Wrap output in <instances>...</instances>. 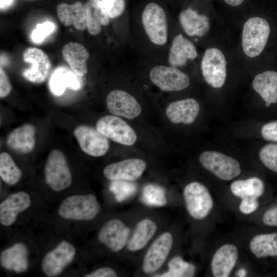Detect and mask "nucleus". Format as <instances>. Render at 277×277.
<instances>
[{"label":"nucleus","mask_w":277,"mask_h":277,"mask_svg":"<svg viewBox=\"0 0 277 277\" xmlns=\"http://www.w3.org/2000/svg\"><path fill=\"white\" fill-rule=\"evenodd\" d=\"M270 32L269 23L260 17H253L244 23L242 34V49L247 56L254 58L263 51Z\"/></svg>","instance_id":"f257e3e1"},{"label":"nucleus","mask_w":277,"mask_h":277,"mask_svg":"<svg viewBox=\"0 0 277 277\" xmlns=\"http://www.w3.org/2000/svg\"><path fill=\"white\" fill-rule=\"evenodd\" d=\"M100 211L97 198L93 194L76 195L66 198L60 205L58 214L66 219L88 221Z\"/></svg>","instance_id":"f03ea898"},{"label":"nucleus","mask_w":277,"mask_h":277,"mask_svg":"<svg viewBox=\"0 0 277 277\" xmlns=\"http://www.w3.org/2000/svg\"><path fill=\"white\" fill-rule=\"evenodd\" d=\"M142 22L145 32L152 43L161 46L167 43V16L159 4L151 2L145 6L142 14Z\"/></svg>","instance_id":"7ed1b4c3"},{"label":"nucleus","mask_w":277,"mask_h":277,"mask_svg":"<svg viewBox=\"0 0 277 277\" xmlns=\"http://www.w3.org/2000/svg\"><path fill=\"white\" fill-rule=\"evenodd\" d=\"M47 184L54 191L59 192L70 186L72 175L64 154L59 150H52L48 155L44 168Z\"/></svg>","instance_id":"20e7f679"},{"label":"nucleus","mask_w":277,"mask_h":277,"mask_svg":"<svg viewBox=\"0 0 277 277\" xmlns=\"http://www.w3.org/2000/svg\"><path fill=\"white\" fill-rule=\"evenodd\" d=\"M186 207L190 215L195 219L206 217L213 206V199L202 184L193 182L187 184L183 191Z\"/></svg>","instance_id":"39448f33"},{"label":"nucleus","mask_w":277,"mask_h":277,"mask_svg":"<svg viewBox=\"0 0 277 277\" xmlns=\"http://www.w3.org/2000/svg\"><path fill=\"white\" fill-rule=\"evenodd\" d=\"M226 65L222 51L214 47L207 49L201 64L202 73L206 83L214 88L222 87L226 77Z\"/></svg>","instance_id":"423d86ee"},{"label":"nucleus","mask_w":277,"mask_h":277,"mask_svg":"<svg viewBox=\"0 0 277 277\" xmlns=\"http://www.w3.org/2000/svg\"><path fill=\"white\" fill-rule=\"evenodd\" d=\"M201 164L223 180H231L241 173L239 163L235 159L216 151H205L199 157Z\"/></svg>","instance_id":"0eeeda50"},{"label":"nucleus","mask_w":277,"mask_h":277,"mask_svg":"<svg viewBox=\"0 0 277 277\" xmlns=\"http://www.w3.org/2000/svg\"><path fill=\"white\" fill-rule=\"evenodd\" d=\"M96 128L107 138L124 145H132L137 140L136 134L132 128L116 116L102 117L97 121Z\"/></svg>","instance_id":"6e6552de"},{"label":"nucleus","mask_w":277,"mask_h":277,"mask_svg":"<svg viewBox=\"0 0 277 277\" xmlns=\"http://www.w3.org/2000/svg\"><path fill=\"white\" fill-rule=\"evenodd\" d=\"M149 76L153 84L164 91H181L190 84L188 76L172 66H156L151 70Z\"/></svg>","instance_id":"1a4fd4ad"},{"label":"nucleus","mask_w":277,"mask_h":277,"mask_svg":"<svg viewBox=\"0 0 277 277\" xmlns=\"http://www.w3.org/2000/svg\"><path fill=\"white\" fill-rule=\"evenodd\" d=\"M81 150L86 154L93 157L104 155L109 148V143L107 137L97 129L86 125L77 126L74 131Z\"/></svg>","instance_id":"9d476101"},{"label":"nucleus","mask_w":277,"mask_h":277,"mask_svg":"<svg viewBox=\"0 0 277 277\" xmlns=\"http://www.w3.org/2000/svg\"><path fill=\"white\" fill-rule=\"evenodd\" d=\"M76 253L74 247L66 241L61 242L56 247L44 256L42 269L47 276L60 274L66 266L73 260Z\"/></svg>","instance_id":"9b49d317"},{"label":"nucleus","mask_w":277,"mask_h":277,"mask_svg":"<svg viewBox=\"0 0 277 277\" xmlns=\"http://www.w3.org/2000/svg\"><path fill=\"white\" fill-rule=\"evenodd\" d=\"M106 105L109 111L116 116L127 119H134L141 112V107L136 99L121 90H113L106 97Z\"/></svg>","instance_id":"f8f14e48"},{"label":"nucleus","mask_w":277,"mask_h":277,"mask_svg":"<svg viewBox=\"0 0 277 277\" xmlns=\"http://www.w3.org/2000/svg\"><path fill=\"white\" fill-rule=\"evenodd\" d=\"M23 60L29 63L31 66L24 70L23 76L27 80L35 83H40L47 78L51 64L48 56L42 50L35 48H27L23 54Z\"/></svg>","instance_id":"ddd939ff"},{"label":"nucleus","mask_w":277,"mask_h":277,"mask_svg":"<svg viewBox=\"0 0 277 277\" xmlns=\"http://www.w3.org/2000/svg\"><path fill=\"white\" fill-rule=\"evenodd\" d=\"M173 236L169 232L161 234L152 243L146 252L142 268L146 274L159 269L166 261L173 245Z\"/></svg>","instance_id":"4468645a"},{"label":"nucleus","mask_w":277,"mask_h":277,"mask_svg":"<svg viewBox=\"0 0 277 277\" xmlns=\"http://www.w3.org/2000/svg\"><path fill=\"white\" fill-rule=\"evenodd\" d=\"M129 228L120 220L113 219L108 221L100 229L99 241L112 251H121L127 244Z\"/></svg>","instance_id":"2eb2a0df"},{"label":"nucleus","mask_w":277,"mask_h":277,"mask_svg":"<svg viewBox=\"0 0 277 277\" xmlns=\"http://www.w3.org/2000/svg\"><path fill=\"white\" fill-rule=\"evenodd\" d=\"M146 168L140 159L124 160L109 164L103 170L104 176L110 180L134 181L141 176Z\"/></svg>","instance_id":"dca6fc26"},{"label":"nucleus","mask_w":277,"mask_h":277,"mask_svg":"<svg viewBox=\"0 0 277 277\" xmlns=\"http://www.w3.org/2000/svg\"><path fill=\"white\" fill-rule=\"evenodd\" d=\"M31 205L29 195L20 191L12 194L0 204V223L5 226L12 225L17 216Z\"/></svg>","instance_id":"f3484780"},{"label":"nucleus","mask_w":277,"mask_h":277,"mask_svg":"<svg viewBox=\"0 0 277 277\" xmlns=\"http://www.w3.org/2000/svg\"><path fill=\"white\" fill-rule=\"evenodd\" d=\"M34 126L29 123L23 124L14 129L7 136L8 147L15 152L28 154L33 151L35 145Z\"/></svg>","instance_id":"a211bd4d"},{"label":"nucleus","mask_w":277,"mask_h":277,"mask_svg":"<svg viewBox=\"0 0 277 277\" xmlns=\"http://www.w3.org/2000/svg\"><path fill=\"white\" fill-rule=\"evenodd\" d=\"M199 105L193 98L181 100L171 103L166 110V115L173 123H192L199 112Z\"/></svg>","instance_id":"6ab92c4d"},{"label":"nucleus","mask_w":277,"mask_h":277,"mask_svg":"<svg viewBox=\"0 0 277 277\" xmlns=\"http://www.w3.org/2000/svg\"><path fill=\"white\" fill-rule=\"evenodd\" d=\"M238 258L236 247L233 244H225L220 247L214 255L211 269L215 277H227L235 266Z\"/></svg>","instance_id":"aec40b11"},{"label":"nucleus","mask_w":277,"mask_h":277,"mask_svg":"<svg viewBox=\"0 0 277 277\" xmlns=\"http://www.w3.org/2000/svg\"><path fill=\"white\" fill-rule=\"evenodd\" d=\"M82 86L80 76L65 66L57 67L53 72L49 81L52 93L56 96L62 95L67 88L77 91Z\"/></svg>","instance_id":"412c9836"},{"label":"nucleus","mask_w":277,"mask_h":277,"mask_svg":"<svg viewBox=\"0 0 277 277\" xmlns=\"http://www.w3.org/2000/svg\"><path fill=\"white\" fill-rule=\"evenodd\" d=\"M197 56V51L193 43L179 34L172 41L168 62L172 66H183L186 64L188 60H194Z\"/></svg>","instance_id":"4be33fe9"},{"label":"nucleus","mask_w":277,"mask_h":277,"mask_svg":"<svg viewBox=\"0 0 277 277\" xmlns=\"http://www.w3.org/2000/svg\"><path fill=\"white\" fill-rule=\"evenodd\" d=\"M62 53L71 69L77 75L83 77L86 74V61L89 57V53L84 46L75 42H69L63 47Z\"/></svg>","instance_id":"5701e85b"},{"label":"nucleus","mask_w":277,"mask_h":277,"mask_svg":"<svg viewBox=\"0 0 277 277\" xmlns=\"http://www.w3.org/2000/svg\"><path fill=\"white\" fill-rule=\"evenodd\" d=\"M28 251L23 243H16L4 250L0 255L1 265L6 269L16 273L25 272L28 266Z\"/></svg>","instance_id":"b1692460"},{"label":"nucleus","mask_w":277,"mask_h":277,"mask_svg":"<svg viewBox=\"0 0 277 277\" xmlns=\"http://www.w3.org/2000/svg\"><path fill=\"white\" fill-rule=\"evenodd\" d=\"M252 86L255 91L269 107L271 104L277 103V72L267 71L256 75Z\"/></svg>","instance_id":"393cba45"},{"label":"nucleus","mask_w":277,"mask_h":277,"mask_svg":"<svg viewBox=\"0 0 277 277\" xmlns=\"http://www.w3.org/2000/svg\"><path fill=\"white\" fill-rule=\"evenodd\" d=\"M56 11L60 21L64 26L73 25L79 30L87 28L84 5L81 2H76L72 5L60 3L57 7Z\"/></svg>","instance_id":"a878e982"},{"label":"nucleus","mask_w":277,"mask_h":277,"mask_svg":"<svg viewBox=\"0 0 277 277\" xmlns=\"http://www.w3.org/2000/svg\"><path fill=\"white\" fill-rule=\"evenodd\" d=\"M86 27L92 35L100 33L102 26L109 24V17L96 0H88L84 5Z\"/></svg>","instance_id":"bb28decb"},{"label":"nucleus","mask_w":277,"mask_h":277,"mask_svg":"<svg viewBox=\"0 0 277 277\" xmlns=\"http://www.w3.org/2000/svg\"><path fill=\"white\" fill-rule=\"evenodd\" d=\"M157 226L155 222L145 218L139 222L127 244L130 251H137L143 248L156 232Z\"/></svg>","instance_id":"cd10ccee"},{"label":"nucleus","mask_w":277,"mask_h":277,"mask_svg":"<svg viewBox=\"0 0 277 277\" xmlns=\"http://www.w3.org/2000/svg\"><path fill=\"white\" fill-rule=\"evenodd\" d=\"M250 248L258 258L277 256V233L256 235L250 242Z\"/></svg>","instance_id":"c85d7f7f"},{"label":"nucleus","mask_w":277,"mask_h":277,"mask_svg":"<svg viewBox=\"0 0 277 277\" xmlns=\"http://www.w3.org/2000/svg\"><path fill=\"white\" fill-rule=\"evenodd\" d=\"M232 193L241 199L245 197L259 198L263 193L264 185L258 177L239 180L232 183L230 186Z\"/></svg>","instance_id":"c756f323"},{"label":"nucleus","mask_w":277,"mask_h":277,"mask_svg":"<svg viewBox=\"0 0 277 277\" xmlns=\"http://www.w3.org/2000/svg\"><path fill=\"white\" fill-rule=\"evenodd\" d=\"M0 176L9 185L16 184L22 176L21 170L7 152H2L0 154Z\"/></svg>","instance_id":"7c9ffc66"},{"label":"nucleus","mask_w":277,"mask_h":277,"mask_svg":"<svg viewBox=\"0 0 277 277\" xmlns=\"http://www.w3.org/2000/svg\"><path fill=\"white\" fill-rule=\"evenodd\" d=\"M169 270L162 274V277L193 276L195 272V266L185 262L182 258L176 256L168 263Z\"/></svg>","instance_id":"2f4dec72"},{"label":"nucleus","mask_w":277,"mask_h":277,"mask_svg":"<svg viewBox=\"0 0 277 277\" xmlns=\"http://www.w3.org/2000/svg\"><path fill=\"white\" fill-rule=\"evenodd\" d=\"M201 15L191 8L185 9L179 14V19L185 33L189 36L196 35Z\"/></svg>","instance_id":"473e14b6"},{"label":"nucleus","mask_w":277,"mask_h":277,"mask_svg":"<svg viewBox=\"0 0 277 277\" xmlns=\"http://www.w3.org/2000/svg\"><path fill=\"white\" fill-rule=\"evenodd\" d=\"M142 200L144 203L151 206H161L167 202L163 189L153 184L148 185L144 188Z\"/></svg>","instance_id":"72a5a7b5"},{"label":"nucleus","mask_w":277,"mask_h":277,"mask_svg":"<svg viewBox=\"0 0 277 277\" xmlns=\"http://www.w3.org/2000/svg\"><path fill=\"white\" fill-rule=\"evenodd\" d=\"M260 160L269 169L277 172V144H268L260 150Z\"/></svg>","instance_id":"f704fd0d"},{"label":"nucleus","mask_w":277,"mask_h":277,"mask_svg":"<svg viewBox=\"0 0 277 277\" xmlns=\"http://www.w3.org/2000/svg\"><path fill=\"white\" fill-rule=\"evenodd\" d=\"M125 180H113L110 185V190L118 201H122L134 193L135 186Z\"/></svg>","instance_id":"c9c22d12"},{"label":"nucleus","mask_w":277,"mask_h":277,"mask_svg":"<svg viewBox=\"0 0 277 277\" xmlns=\"http://www.w3.org/2000/svg\"><path fill=\"white\" fill-rule=\"evenodd\" d=\"M110 18L119 17L125 8V0H96Z\"/></svg>","instance_id":"e433bc0d"},{"label":"nucleus","mask_w":277,"mask_h":277,"mask_svg":"<svg viewBox=\"0 0 277 277\" xmlns=\"http://www.w3.org/2000/svg\"><path fill=\"white\" fill-rule=\"evenodd\" d=\"M55 29V25L51 21H45L43 23L38 24L31 33V39L34 43H40Z\"/></svg>","instance_id":"4c0bfd02"},{"label":"nucleus","mask_w":277,"mask_h":277,"mask_svg":"<svg viewBox=\"0 0 277 277\" xmlns=\"http://www.w3.org/2000/svg\"><path fill=\"white\" fill-rule=\"evenodd\" d=\"M261 134L266 140L277 142V121L264 125L261 129Z\"/></svg>","instance_id":"58836bf2"},{"label":"nucleus","mask_w":277,"mask_h":277,"mask_svg":"<svg viewBox=\"0 0 277 277\" xmlns=\"http://www.w3.org/2000/svg\"><path fill=\"white\" fill-rule=\"evenodd\" d=\"M258 206L259 203L256 198L245 197L242 199L239 209L242 213L249 214L254 212L258 209Z\"/></svg>","instance_id":"ea45409f"},{"label":"nucleus","mask_w":277,"mask_h":277,"mask_svg":"<svg viewBox=\"0 0 277 277\" xmlns=\"http://www.w3.org/2000/svg\"><path fill=\"white\" fill-rule=\"evenodd\" d=\"M11 85L9 80L3 69L0 68V97H6L11 92Z\"/></svg>","instance_id":"a19ab883"},{"label":"nucleus","mask_w":277,"mask_h":277,"mask_svg":"<svg viewBox=\"0 0 277 277\" xmlns=\"http://www.w3.org/2000/svg\"><path fill=\"white\" fill-rule=\"evenodd\" d=\"M85 277H116L115 271L109 267H102L84 275Z\"/></svg>","instance_id":"79ce46f5"},{"label":"nucleus","mask_w":277,"mask_h":277,"mask_svg":"<svg viewBox=\"0 0 277 277\" xmlns=\"http://www.w3.org/2000/svg\"><path fill=\"white\" fill-rule=\"evenodd\" d=\"M263 223L270 226H277V207L267 210L263 217Z\"/></svg>","instance_id":"37998d69"},{"label":"nucleus","mask_w":277,"mask_h":277,"mask_svg":"<svg viewBox=\"0 0 277 277\" xmlns=\"http://www.w3.org/2000/svg\"><path fill=\"white\" fill-rule=\"evenodd\" d=\"M210 29V23L208 17L202 14L199 27L197 31L196 36L202 37L205 35Z\"/></svg>","instance_id":"c03bdc74"},{"label":"nucleus","mask_w":277,"mask_h":277,"mask_svg":"<svg viewBox=\"0 0 277 277\" xmlns=\"http://www.w3.org/2000/svg\"><path fill=\"white\" fill-rule=\"evenodd\" d=\"M14 0H0V7L1 10H4L10 7L13 3Z\"/></svg>","instance_id":"a18cd8bd"},{"label":"nucleus","mask_w":277,"mask_h":277,"mask_svg":"<svg viewBox=\"0 0 277 277\" xmlns=\"http://www.w3.org/2000/svg\"><path fill=\"white\" fill-rule=\"evenodd\" d=\"M244 0H224L228 5L232 6H236L242 4Z\"/></svg>","instance_id":"49530a36"},{"label":"nucleus","mask_w":277,"mask_h":277,"mask_svg":"<svg viewBox=\"0 0 277 277\" xmlns=\"http://www.w3.org/2000/svg\"><path fill=\"white\" fill-rule=\"evenodd\" d=\"M247 275L246 271L244 269H240L237 273V275L239 277L245 276Z\"/></svg>","instance_id":"de8ad7c7"},{"label":"nucleus","mask_w":277,"mask_h":277,"mask_svg":"<svg viewBox=\"0 0 277 277\" xmlns=\"http://www.w3.org/2000/svg\"><path fill=\"white\" fill-rule=\"evenodd\" d=\"M27 1H34V0H27Z\"/></svg>","instance_id":"09e8293b"}]
</instances>
